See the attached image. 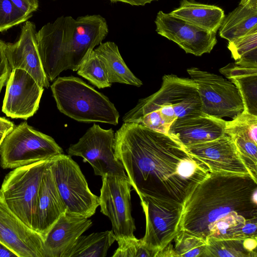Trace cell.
I'll use <instances>...</instances> for the list:
<instances>
[{"label": "cell", "instance_id": "cell-25", "mask_svg": "<svg viewBox=\"0 0 257 257\" xmlns=\"http://www.w3.org/2000/svg\"><path fill=\"white\" fill-rule=\"evenodd\" d=\"M115 241L112 230L81 235L62 257H104Z\"/></svg>", "mask_w": 257, "mask_h": 257}, {"label": "cell", "instance_id": "cell-8", "mask_svg": "<svg viewBox=\"0 0 257 257\" xmlns=\"http://www.w3.org/2000/svg\"><path fill=\"white\" fill-rule=\"evenodd\" d=\"M50 168L66 211L86 218L93 215L99 206L79 165L71 156L63 154L51 159Z\"/></svg>", "mask_w": 257, "mask_h": 257}, {"label": "cell", "instance_id": "cell-45", "mask_svg": "<svg viewBox=\"0 0 257 257\" xmlns=\"http://www.w3.org/2000/svg\"><path fill=\"white\" fill-rule=\"evenodd\" d=\"M55 1V0H54Z\"/></svg>", "mask_w": 257, "mask_h": 257}, {"label": "cell", "instance_id": "cell-31", "mask_svg": "<svg viewBox=\"0 0 257 257\" xmlns=\"http://www.w3.org/2000/svg\"><path fill=\"white\" fill-rule=\"evenodd\" d=\"M224 132L229 136L247 137L257 144V115L243 110L231 120L225 121Z\"/></svg>", "mask_w": 257, "mask_h": 257}, {"label": "cell", "instance_id": "cell-19", "mask_svg": "<svg viewBox=\"0 0 257 257\" xmlns=\"http://www.w3.org/2000/svg\"><path fill=\"white\" fill-rule=\"evenodd\" d=\"M49 166L41 180L35 214L34 230L44 240L52 225L67 210Z\"/></svg>", "mask_w": 257, "mask_h": 257}, {"label": "cell", "instance_id": "cell-29", "mask_svg": "<svg viewBox=\"0 0 257 257\" xmlns=\"http://www.w3.org/2000/svg\"><path fill=\"white\" fill-rule=\"evenodd\" d=\"M77 73L98 88L111 86L105 64L94 49L88 53Z\"/></svg>", "mask_w": 257, "mask_h": 257}, {"label": "cell", "instance_id": "cell-34", "mask_svg": "<svg viewBox=\"0 0 257 257\" xmlns=\"http://www.w3.org/2000/svg\"><path fill=\"white\" fill-rule=\"evenodd\" d=\"M234 142L237 151L252 176L257 180V144L247 138L229 136Z\"/></svg>", "mask_w": 257, "mask_h": 257}, {"label": "cell", "instance_id": "cell-40", "mask_svg": "<svg viewBox=\"0 0 257 257\" xmlns=\"http://www.w3.org/2000/svg\"><path fill=\"white\" fill-rule=\"evenodd\" d=\"M15 127L14 123L5 117H0V132L8 134Z\"/></svg>", "mask_w": 257, "mask_h": 257}, {"label": "cell", "instance_id": "cell-14", "mask_svg": "<svg viewBox=\"0 0 257 257\" xmlns=\"http://www.w3.org/2000/svg\"><path fill=\"white\" fill-rule=\"evenodd\" d=\"M44 87L28 72L12 70L6 83L3 112L13 118L27 119L37 111Z\"/></svg>", "mask_w": 257, "mask_h": 257}, {"label": "cell", "instance_id": "cell-18", "mask_svg": "<svg viewBox=\"0 0 257 257\" xmlns=\"http://www.w3.org/2000/svg\"><path fill=\"white\" fill-rule=\"evenodd\" d=\"M225 121L207 114L178 118L171 124L168 134L184 146L214 140L225 135Z\"/></svg>", "mask_w": 257, "mask_h": 257}, {"label": "cell", "instance_id": "cell-22", "mask_svg": "<svg viewBox=\"0 0 257 257\" xmlns=\"http://www.w3.org/2000/svg\"><path fill=\"white\" fill-rule=\"evenodd\" d=\"M219 71L238 89L242 100L243 110L257 115V65L230 63Z\"/></svg>", "mask_w": 257, "mask_h": 257}, {"label": "cell", "instance_id": "cell-26", "mask_svg": "<svg viewBox=\"0 0 257 257\" xmlns=\"http://www.w3.org/2000/svg\"><path fill=\"white\" fill-rule=\"evenodd\" d=\"M256 27L257 10L239 5L225 17L219 29V34L229 42Z\"/></svg>", "mask_w": 257, "mask_h": 257}, {"label": "cell", "instance_id": "cell-28", "mask_svg": "<svg viewBox=\"0 0 257 257\" xmlns=\"http://www.w3.org/2000/svg\"><path fill=\"white\" fill-rule=\"evenodd\" d=\"M227 47L235 63L257 65V27L246 34L229 41Z\"/></svg>", "mask_w": 257, "mask_h": 257}, {"label": "cell", "instance_id": "cell-3", "mask_svg": "<svg viewBox=\"0 0 257 257\" xmlns=\"http://www.w3.org/2000/svg\"><path fill=\"white\" fill-rule=\"evenodd\" d=\"M203 113L197 84L192 79L175 75H165L160 89L139 100L126 112L123 122H133L154 131L168 134L170 126L178 118Z\"/></svg>", "mask_w": 257, "mask_h": 257}, {"label": "cell", "instance_id": "cell-16", "mask_svg": "<svg viewBox=\"0 0 257 257\" xmlns=\"http://www.w3.org/2000/svg\"><path fill=\"white\" fill-rule=\"evenodd\" d=\"M185 147L191 156L206 165L210 172L249 174L252 176L234 142L227 135L212 141Z\"/></svg>", "mask_w": 257, "mask_h": 257}, {"label": "cell", "instance_id": "cell-35", "mask_svg": "<svg viewBox=\"0 0 257 257\" xmlns=\"http://www.w3.org/2000/svg\"><path fill=\"white\" fill-rule=\"evenodd\" d=\"M30 18L20 11L11 0H0V32L26 22Z\"/></svg>", "mask_w": 257, "mask_h": 257}, {"label": "cell", "instance_id": "cell-7", "mask_svg": "<svg viewBox=\"0 0 257 257\" xmlns=\"http://www.w3.org/2000/svg\"><path fill=\"white\" fill-rule=\"evenodd\" d=\"M75 19L61 16L36 34L38 50L46 75L52 81L63 71H77L73 58Z\"/></svg>", "mask_w": 257, "mask_h": 257}, {"label": "cell", "instance_id": "cell-33", "mask_svg": "<svg viewBox=\"0 0 257 257\" xmlns=\"http://www.w3.org/2000/svg\"><path fill=\"white\" fill-rule=\"evenodd\" d=\"M118 246L113 257H156L155 253L145 244L142 238H123L117 240Z\"/></svg>", "mask_w": 257, "mask_h": 257}, {"label": "cell", "instance_id": "cell-12", "mask_svg": "<svg viewBox=\"0 0 257 257\" xmlns=\"http://www.w3.org/2000/svg\"><path fill=\"white\" fill-rule=\"evenodd\" d=\"M140 199L146 217V232L142 239L156 257L179 232L183 206L166 203L149 197Z\"/></svg>", "mask_w": 257, "mask_h": 257}, {"label": "cell", "instance_id": "cell-24", "mask_svg": "<svg viewBox=\"0 0 257 257\" xmlns=\"http://www.w3.org/2000/svg\"><path fill=\"white\" fill-rule=\"evenodd\" d=\"M106 67L108 79L112 83H120L140 87L142 81L128 68L116 44L110 41L101 43L94 49Z\"/></svg>", "mask_w": 257, "mask_h": 257}, {"label": "cell", "instance_id": "cell-9", "mask_svg": "<svg viewBox=\"0 0 257 257\" xmlns=\"http://www.w3.org/2000/svg\"><path fill=\"white\" fill-rule=\"evenodd\" d=\"M187 72L197 84L203 113L219 118L233 119L243 111L241 95L231 82L196 67L188 69Z\"/></svg>", "mask_w": 257, "mask_h": 257}, {"label": "cell", "instance_id": "cell-42", "mask_svg": "<svg viewBox=\"0 0 257 257\" xmlns=\"http://www.w3.org/2000/svg\"><path fill=\"white\" fill-rule=\"evenodd\" d=\"M14 256L18 257L13 251L0 241V257Z\"/></svg>", "mask_w": 257, "mask_h": 257}, {"label": "cell", "instance_id": "cell-5", "mask_svg": "<svg viewBox=\"0 0 257 257\" xmlns=\"http://www.w3.org/2000/svg\"><path fill=\"white\" fill-rule=\"evenodd\" d=\"M63 154V149L50 136L34 129L26 121L15 126L0 146V164L15 169Z\"/></svg>", "mask_w": 257, "mask_h": 257}, {"label": "cell", "instance_id": "cell-20", "mask_svg": "<svg viewBox=\"0 0 257 257\" xmlns=\"http://www.w3.org/2000/svg\"><path fill=\"white\" fill-rule=\"evenodd\" d=\"M91 225L92 221L88 218L64 212L52 225L44 240L46 257H62Z\"/></svg>", "mask_w": 257, "mask_h": 257}, {"label": "cell", "instance_id": "cell-43", "mask_svg": "<svg viewBox=\"0 0 257 257\" xmlns=\"http://www.w3.org/2000/svg\"><path fill=\"white\" fill-rule=\"evenodd\" d=\"M239 5L257 10V0H240Z\"/></svg>", "mask_w": 257, "mask_h": 257}, {"label": "cell", "instance_id": "cell-10", "mask_svg": "<svg viewBox=\"0 0 257 257\" xmlns=\"http://www.w3.org/2000/svg\"><path fill=\"white\" fill-rule=\"evenodd\" d=\"M99 197L100 212L107 216L112 224L116 241L133 237L136 230L132 215L131 184L127 176L106 175Z\"/></svg>", "mask_w": 257, "mask_h": 257}, {"label": "cell", "instance_id": "cell-41", "mask_svg": "<svg viewBox=\"0 0 257 257\" xmlns=\"http://www.w3.org/2000/svg\"><path fill=\"white\" fill-rule=\"evenodd\" d=\"M111 3L117 2L127 4L132 6H144L147 4H150L153 1L158 0H109Z\"/></svg>", "mask_w": 257, "mask_h": 257}, {"label": "cell", "instance_id": "cell-17", "mask_svg": "<svg viewBox=\"0 0 257 257\" xmlns=\"http://www.w3.org/2000/svg\"><path fill=\"white\" fill-rule=\"evenodd\" d=\"M36 26L27 21L22 27L19 39L5 43V51L12 70L20 69L30 74L43 87L50 86L38 50Z\"/></svg>", "mask_w": 257, "mask_h": 257}, {"label": "cell", "instance_id": "cell-6", "mask_svg": "<svg viewBox=\"0 0 257 257\" xmlns=\"http://www.w3.org/2000/svg\"><path fill=\"white\" fill-rule=\"evenodd\" d=\"M51 159L15 168L6 176L0 189L9 209L34 231L40 184Z\"/></svg>", "mask_w": 257, "mask_h": 257}, {"label": "cell", "instance_id": "cell-39", "mask_svg": "<svg viewBox=\"0 0 257 257\" xmlns=\"http://www.w3.org/2000/svg\"><path fill=\"white\" fill-rule=\"evenodd\" d=\"M257 237H247L243 240L244 248L248 251L256 254Z\"/></svg>", "mask_w": 257, "mask_h": 257}, {"label": "cell", "instance_id": "cell-13", "mask_svg": "<svg viewBox=\"0 0 257 257\" xmlns=\"http://www.w3.org/2000/svg\"><path fill=\"white\" fill-rule=\"evenodd\" d=\"M155 23L158 34L176 43L186 53L200 56L210 53L217 43L216 33L162 11L158 13Z\"/></svg>", "mask_w": 257, "mask_h": 257}, {"label": "cell", "instance_id": "cell-38", "mask_svg": "<svg viewBox=\"0 0 257 257\" xmlns=\"http://www.w3.org/2000/svg\"><path fill=\"white\" fill-rule=\"evenodd\" d=\"M256 221L257 217L247 219L242 229V233L246 238L257 237Z\"/></svg>", "mask_w": 257, "mask_h": 257}, {"label": "cell", "instance_id": "cell-37", "mask_svg": "<svg viewBox=\"0 0 257 257\" xmlns=\"http://www.w3.org/2000/svg\"><path fill=\"white\" fill-rule=\"evenodd\" d=\"M15 6L26 15L31 17L39 7L38 0H11Z\"/></svg>", "mask_w": 257, "mask_h": 257}, {"label": "cell", "instance_id": "cell-32", "mask_svg": "<svg viewBox=\"0 0 257 257\" xmlns=\"http://www.w3.org/2000/svg\"><path fill=\"white\" fill-rule=\"evenodd\" d=\"M176 256H202L206 243L202 239L184 231H179L174 239Z\"/></svg>", "mask_w": 257, "mask_h": 257}, {"label": "cell", "instance_id": "cell-4", "mask_svg": "<svg viewBox=\"0 0 257 257\" xmlns=\"http://www.w3.org/2000/svg\"><path fill=\"white\" fill-rule=\"evenodd\" d=\"M59 110L78 121L116 125L119 113L103 94L74 76L59 77L51 85Z\"/></svg>", "mask_w": 257, "mask_h": 257}, {"label": "cell", "instance_id": "cell-44", "mask_svg": "<svg viewBox=\"0 0 257 257\" xmlns=\"http://www.w3.org/2000/svg\"><path fill=\"white\" fill-rule=\"evenodd\" d=\"M7 134L0 132V146Z\"/></svg>", "mask_w": 257, "mask_h": 257}, {"label": "cell", "instance_id": "cell-1", "mask_svg": "<svg viewBox=\"0 0 257 257\" xmlns=\"http://www.w3.org/2000/svg\"><path fill=\"white\" fill-rule=\"evenodd\" d=\"M113 150L139 196L183 206L210 172L169 134L124 122L114 134Z\"/></svg>", "mask_w": 257, "mask_h": 257}, {"label": "cell", "instance_id": "cell-21", "mask_svg": "<svg viewBox=\"0 0 257 257\" xmlns=\"http://www.w3.org/2000/svg\"><path fill=\"white\" fill-rule=\"evenodd\" d=\"M108 33L106 20L100 15H87L75 19L73 49L77 71L88 53L102 43Z\"/></svg>", "mask_w": 257, "mask_h": 257}, {"label": "cell", "instance_id": "cell-11", "mask_svg": "<svg viewBox=\"0 0 257 257\" xmlns=\"http://www.w3.org/2000/svg\"><path fill=\"white\" fill-rule=\"evenodd\" d=\"M114 141L112 128L103 129L94 123L77 143L70 146L67 153L70 156L80 157L83 162H88L95 175L127 176L122 164L115 157Z\"/></svg>", "mask_w": 257, "mask_h": 257}, {"label": "cell", "instance_id": "cell-27", "mask_svg": "<svg viewBox=\"0 0 257 257\" xmlns=\"http://www.w3.org/2000/svg\"><path fill=\"white\" fill-rule=\"evenodd\" d=\"M247 219L236 211L226 214L210 225L207 238L244 239L246 237L243 234L242 229Z\"/></svg>", "mask_w": 257, "mask_h": 257}, {"label": "cell", "instance_id": "cell-2", "mask_svg": "<svg viewBox=\"0 0 257 257\" xmlns=\"http://www.w3.org/2000/svg\"><path fill=\"white\" fill-rule=\"evenodd\" d=\"M256 181L249 174L210 172L184 202L179 232L206 243L210 225L226 214L257 217Z\"/></svg>", "mask_w": 257, "mask_h": 257}, {"label": "cell", "instance_id": "cell-36", "mask_svg": "<svg viewBox=\"0 0 257 257\" xmlns=\"http://www.w3.org/2000/svg\"><path fill=\"white\" fill-rule=\"evenodd\" d=\"M5 43L0 39V92L12 71L5 51Z\"/></svg>", "mask_w": 257, "mask_h": 257}, {"label": "cell", "instance_id": "cell-15", "mask_svg": "<svg viewBox=\"0 0 257 257\" xmlns=\"http://www.w3.org/2000/svg\"><path fill=\"white\" fill-rule=\"evenodd\" d=\"M0 241L18 257H46L43 239L9 209L1 191Z\"/></svg>", "mask_w": 257, "mask_h": 257}, {"label": "cell", "instance_id": "cell-30", "mask_svg": "<svg viewBox=\"0 0 257 257\" xmlns=\"http://www.w3.org/2000/svg\"><path fill=\"white\" fill-rule=\"evenodd\" d=\"M244 239L219 240L208 238L202 257H256L244 247Z\"/></svg>", "mask_w": 257, "mask_h": 257}, {"label": "cell", "instance_id": "cell-23", "mask_svg": "<svg viewBox=\"0 0 257 257\" xmlns=\"http://www.w3.org/2000/svg\"><path fill=\"white\" fill-rule=\"evenodd\" d=\"M195 26L216 33L225 18L220 8L194 2L182 0L180 6L169 13Z\"/></svg>", "mask_w": 257, "mask_h": 257}]
</instances>
